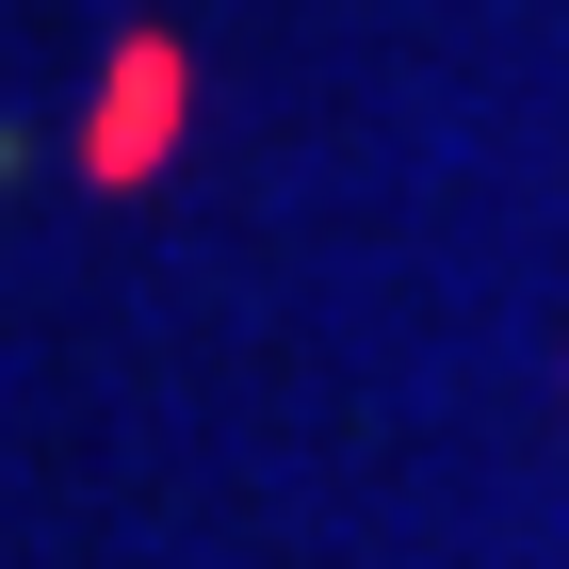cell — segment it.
Wrapping results in <instances>:
<instances>
[{
    "instance_id": "obj_1",
    "label": "cell",
    "mask_w": 569,
    "mask_h": 569,
    "mask_svg": "<svg viewBox=\"0 0 569 569\" xmlns=\"http://www.w3.org/2000/svg\"><path fill=\"white\" fill-rule=\"evenodd\" d=\"M0 179H17V131H0Z\"/></svg>"
}]
</instances>
